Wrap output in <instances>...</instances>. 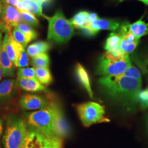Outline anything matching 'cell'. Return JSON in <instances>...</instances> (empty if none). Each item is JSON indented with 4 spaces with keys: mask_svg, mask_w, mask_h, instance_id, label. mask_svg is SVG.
Listing matches in <instances>:
<instances>
[{
    "mask_svg": "<svg viewBox=\"0 0 148 148\" xmlns=\"http://www.w3.org/2000/svg\"><path fill=\"white\" fill-rule=\"evenodd\" d=\"M29 59H28V55L25 52V50H24L21 54V56L19 59L18 66L17 67L19 68H25L29 66Z\"/></svg>",
    "mask_w": 148,
    "mask_h": 148,
    "instance_id": "cell-31",
    "label": "cell"
},
{
    "mask_svg": "<svg viewBox=\"0 0 148 148\" xmlns=\"http://www.w3.org/2000/svg\"><path fill=\"white\" fill-rule=\"evenodd\" d=\"M12 35L16 41L21 44L24 48L27 47V45L32 41L29 37H27L24 33L18 30L16 27H14Z\"/></svg>",
    "mask_w": 148,
    "mask_h": 148,
    "instance_id": "cell-26",
    "label": "cell"
},
{
    "mask_svg": "<svg viewBox=\"0 0 148 148\" xmlns=\"http://www.w3.org/2000/svg\"><path fill=\"white\" fill-rule=\"evenodd\" d=\"M63 139L48 136L35 130L29 129L25 142L22 148H62Z\"/></svg>",
    "mask_w": 148,
    "mask_h": 148,
    "instance_id": "cell-7",
    "label": "cell"
},
{
    "mask_svg": "<svg viewBox=\"0 0 148 148\" xmlns=\"http://www.w3.org/2000/svg\"><path fill=\"white\" fill-rule=\"evenodd\" d=\"M130 24L129 22L125 21L119 29V34L121 37L120 48L127 54L133 52L139 43V40L137 39L130 30Z\"/></svg>",
    "mask_w": 148,
    "mask_h": 148,
    "instance_id": "cell-9",
    "label": "cell"
},
{
    "mask_svg": "<svg viewBox=\"0 0 148 148\" xmlns=\"http://www.w3.org/2000/svg\"><path fill=\"white\" fill-rule=\"evenodd\" d=\"M9 33H5L0 48V66L3 70V76L13 77L15 76V66L12 62L5 51V43Z\"/></svg>",
    "mask_w": 148,
    "mask_h": 148,
    "instance_id": "cell-11",
    "label": "cell"
},
{
    "mask_svg": "<svg viewBox=\"0 0 148 148\" xmlns=\"http://www.w3.org/2000/svg\"><path fill=\"white\" fill-rule=\"evenodd\" d=\"M130 29L138 40L148 34V23L142 21V18L130 24Z\"/></svg>",
    "mask_w": 148,
    "mask_h": 148,
    "instance_id": "cell-22",
    "label": "cell"
},
{
    "mask_svg": "<svg viewBox=\"0 0 148 148\" xmlns=\"http://www.w3.org/2000/svg\"><path fill=\"white\" fill-rule=\"evenodd\" d=\"M131 65L128 54L123 58H119L111 53L106 52L99 59L96 74L101 76H120Z\"/></svg>",
    "mask_w": 148,
    "mask_h": 148,
    "instance_id": "cell-5",
    "label": "cell"
},
{
    "mask_svg": "<svg viewBox=\"0 0 148 148\" xmlns=\"http://www.w3.org/2000/svg\"><path fill=\"white\" fill-rule=\"evenodd\" d=\"M2 37H3V32L0 31V48L1 47L2 43Z\"/></svg>",
    "mask_w": 148,
    "mask_h": 148,
    "instance_id": "cell-37",
    "label": "cell"
},
{
    "mask_svg": "<svg viewBox=\"0 0 148 148\" xmlns=\"http://www.w3.org/2000/svg\"><path fill=\"white\" fill-rule=\"evenodd\" d=\"M138 100L143 108H148V90H140L138 95Z\"/></svg>",
    "mask_w": 148,
    "mask_h": 148,
    "instance_id": "cell-30",
    "label": "cell"
},
{
    "mask_svg": "<svg viewBox=\"0 0 148 148\" xmlns=\"http://www.w3.org/2000/svg\"><path fill=\"white\" fill-rule=\"evenodd\" d=\"M75 34L74 27L60 10L49 19L47 39L58 45L68 42Z\"/></svg>",
    "mask_w": 148,
    "mask_h": 148,
    "instance_id": "cell-4",
    "label": "cell"
},
{
    "mask_svg": "<svg viewBox=\"0 0 148 148\" xmlns=\"http://www.w3.org/2000/svg\"><path fill=\"white\" fill-rule=\"evenodd\" d=\"M22 22L21 12L13 6L5 4L0 23V31L9 33L13 27H15Z\"/></svg>",
    "mask_w": 148,
    "mask_h": 148,
    "instance_id": "cell-8",
    "label": "cell"
},
{
    "mask_svg": "<svg viewBox=\"0 0 148 148\" xmlns=\"http://www.w3.org/2000/svg\"></svg>",
    "mask_w": 148,
    "mask_h": 148,
    "instance_id": "cell-48",
    "label": "cell"
},
{
    "mask_svg": "<svg viewBox=\"0 0 148 148\" xmlns=\"http://www.w3.org/2000/svg\"><path fill=\"white\" fill-rule=\"evenodd\" d=\"M123 0H120V2H121V1H123Z\"/></svg>",
    "mask_w": 148,
    "mask_h": 148,
    "instance_id": "cell-44",
    "label": "cell"
},
{
    "mask_svg": "<svg viewBox=\"0 0 148 148\" xmlns=\"http://www.w3.org/2000/svg\"><path fill=\"white\" fill-rule=\"evenodd\" d=\"M76 110L81 121L86 127L97 123L110 121L105 116L104 107L98 103L88 101L81 103L76 106Z\"/></svg>",
    "mask_w": 148,
    "mask_h": 148,
    "instance_id": "cell-6",
    "label": "cell"
},
{
    "mask_svg": "<svg viewBox=\"0 0 148 148\" xmlns=\"http://www.w3.org/2000/svg\"><path fill=\"white\" fill-rule=\"evenodd\" d=\"M98 83L102 92L110 100L123 106L131 108L138 101V95L142 81L120 75L101 76Z\"/></svg>",
    "mask_w": 148,
    "mask_h": 148,
    "instance_id": "cell-1",
    "label": "cell"
},
{
    "mask_svg": "<svg viewBox=\"0 0 148 148\" xmlns=\"http://www.w3.org/2000/svg\"><path fill=\"white\" fill-rule=\"evenodd\" d=\"M120 27V23L112 19H100L90 23V27L97 33L101 30H110L115 32Z\"/></svg>",
    "mask_w": 148,
    "mask_h": 148,
    "instance_id": "cell-17",
    "label": "cell"
},
{
    "mask_svg": "<svg viewBox=\"0 0 148 148\" xmlns=\"http://www.w3.org/2000/svg\"></svg>",
    "mask_w": 148,
    "mask_h": 148,
    "instance_id": "cell-46",
    "label": "cell"
},
{
    "mask_svg": "<svg viewBox=\"0 0 148 148\" xmlns=\"http://www.w3.org/2000/svg\"><path fill=\"white\" fill-rule=\"evenodd\" d=\"M29 132L26 121L16 115L7 118L5 131L2 137L4 148H22Z\"/></svg>",
    "mask_w": 148,
    "mask_h": 148,
    "instance_id": "cell-3",
    "label": "cell"
},
{
    "mask_svg": "<svg viewBox=\"0 0 148 148\" xmlns=\"http://www.w3.org/2000/svg\"><path fill=\"white\" fill-rule=\"evenodd\" d=\"M0 148H2V147H1V145H0Z\"/></svg>",
    "mask_w": 148,
    "mask_h": 148,
    "instance_id": "cell-45",
    "label": "cell"
},
{
    "mask_svg": "<svg viewBox=\"0 0 148 148\" xmlns=\"http://www.w3.org/2000/svg\"><path fill=\"white\" fill-rule=\"evenodd\" d=\"M16 9L19 11H27L35 16L42 15V5L36 0H18Z\"/></svg>",
    "mask_w": 148,
    "mask_h": 148,
    "instance_id": "cell-16",
    "label": "cell"
},
{
    "mask_svg": "<svg viewBox=\"0 0 148 148\" xmlns=\"http://www.w3.org/2000/svg\"><path fill=\"white\" fill-rule=\"evenodd\" d=\"M3 130H4V126H3V120L0 118V138L2 136L3 133Z\"/></svg>",
    "mask_w": 148,
    "mask_h": 148,
    "instance_id": "cell-36",
    "label": "cell"
},
{
    "mask_svg": "<svg viewBox=\"0 0 148 148\" xmlns=\"http://www.w3.org/2000/svg\"><path fill=\"white\" fill-rule=\"evenodd\" d=\"M99 16L95 12H89V16H88V20L90 23H91L93 21H95L96 20L98 19Z\"/></svg>",
    "mask_w": 148,
    "mask_h": 148,
    "instance_id": "cell-34",
    "label": "cell"
},
{
    "mask_svg": "<svg viewBox=\"0 0 148 148\" xmlns=\"http://www.w3.org/2000/svg\"><path fill=\"white\" fill-rule=\"evenodd\" d=\"M75 72L76 77L80 84L85 88L91 98L93 97V92L92 90L89 74L84 66L81 64H76Z\"/></svg>",
    "mask_w": 148,
    "mask_h": 148,
    "instance_id": "cell-18",
    "label": "cell"
},
{
    "mask_svg": "<svg viewBox=\"0 0 148 148\" xmlns=\"http://www.w3.org/2000/svg\"><path fill=\"white\" fill-rule=\"evenodd\" d=\"M143 2H144L145 5H148V0H143Z\"/></svg>",
    "mask_w": 148,
    "mask_h": 148,
    "instance_id": "cell-42",
    "label": "cell"
},
{
    "mask_svg": "<svg viewBox=\"0 0 148 148\" xmlns=\"http://www.w3.org/2000/svg\"><path fill=\"white\" fill-rule=\"evenodd\" d=\"M4 5H0V23L1 21V17H2V11H3V8Z\"/></svg>",
    "mask_w": 148,
    "mask_h": 148,
    "instance_id": "cell-38",
    "label": "cell"
},
{
    "mask_svg": "<svg viewBox=\"0 0 148 148\" xmlns=\"http://www.w3.org/2000/svg\"><path fill=\"white\" fill-rule=\"evenodd\" d=\"M51 103L45 96L34 94H25L19 99V104L23 110H38Z\"/></svg>",
    "mask_w": 148,
    "mask_h": 148,
    "instance_id": "cell-10",
    "label": "cell"
},
{
    "mask_svg": "<svg viewBox=\"0 0 148 148\" xmlns=\"http://www.w3.org/2000/svg\"><path fill=\"white\" fill-rule=\"evenodd\" d=\"M20 12L21 13L23 21H24V23L33 27H38L39 25L38 20L32 14L25 11H21Z\"/></svg>",
    "mask_w": 148,
    "mask_h": 148,
    "instance_id": "cell-28",
    "label": "cell"
},
{
    "mask_svg": "<svg viewBox=\"0 0 148 148\" xmlns=\"http://www.w3.org/2000/svg\"><path fill=\"white\" fill-rule=\"evenodd\" d=\"M15 27L29 37L32 41L36 39L38 36L37 32L33 29L30 25L27 24L25 23L22 22Z\"/></svg>",
    "mask_w": 148,
    "mask_h": 148,
    "instance_id": "cell-25",
    "label": "cell"
},
{
    "mask_svg": "<svg viewBox=\"0 0 148 148\" xmlns=\"http://www.w3.org/2000/svg\"><path fill=\"white\" fill-rule=\"evenodd\" d=\"M16 84L19 88L29 92H48L47 87L40 84L36 79L17 78Z\"/></svg>",
    "mask_w": 148,
    "mask_h": 148,
    "instance_id": "cell-15",
    "label": "cell"
},
{
    "mask_svg": "<svg viewBox=\"0 0 148 148\" xmlns=\"http://www.w3.org/2000/svg\"><path fill=\"white\" fill-rule=\"evenodd\" d=\"M3 76V70L1 68V67L0 66V81L2 79V77Z\"/></svg>",
    "mask_w": 148,
    "mask_h": 148,
    "instance_id": "cell-40",
    "label": "cell"
},
{
    "mask_svg": "<svg viewBox=\"0 0 148 148\" xmlns=\"http://www.w3.org/2000/svg\"><path fill=\"white\" fill-rule=\"evenodd\" d=\"M121 75L128 78L142 81V76L140 71L136 67L133 66L132 64L127 68Z\"/></svg>",
    "mask_w": 148,
    "mask_h": 148,
    "instance_id": "cell-27",
    "label": "cell"
},
{
    "mask_svg": "<svg viewBox=\"0 0 148 148\" xmlns=\"http://www.w3.org/2000/svg\"><path fill=\"white\" fill-rule=\"evenodd\" d=\"M5 4L9 5L12 6H16L18 0H3Z\"/></svg>",
    "mask_w": 148,
    "mask_h": 148,
    "instance_id": "cell-35",
    "label": "cell"
},
{
    "mask_svg": "<svg viewBox=\"0 0 148 148\" xmlns=\"http://www.w3.org/2000/svg\"><path fill=\"white\" fill-rule=\"evenodd\" d=\"M5 5V2L3 0H0V5Z\"/></svg>",
    "mask_w": 148,
    "mask_h": 148,
    "instance_id": "cell-41",
    "label": "cell"
},
{
    "mask_svg": "<svg viewBox=\"0 0 148 148\" xmlns=\"http://www.w3.org/2000/svg\"><path fill=\"white\" fill-rule=\"evenodd\" d=\"M51 48V44L45 41H38L30 45L27 48V54L30 57L46 53Z\"/></svg>",
    "mask_w": 148,
    "mask_h": 148,
    "instance_id": "cell-21",
    "label": "cell"
},
{
    "mask_svg": "<svg viewBox=\"0 0 148 148\" xmlns=\"http://www.w3.org/2000/svg\"><path fill=\"white\" fill-rule=\"evenodd\" d=\"M36 1H37L38 2H39V3H40L41 4L43 5V3H45V2H47L48 1H50L51 0H36Z\"/></svg>",
    "mask_w": 148,
    "mask_h": 148,
    "instance_id": "cell-39",
    "label": "cell"
},
{
    "mask_svg": "<svg viewBox=\"0 0 148 148\" xmlns=\"http://www.w3.org/2000/svg\"><path fill=\"white\" fill-rule=\"evenodd\" d=\"M80 32L82 35L85 36L86 37H92L95 36L98 34L95 32L90 27L80 29Z\"/></svg>",
    "mask_w": 148,
    "mask_h": 148,
    "instance_id": "cell-33",
    "label": "cell"
},
{
    "mask_svg": "<svg viewBox=\"0 0 148 148\" xmlns=\"http://www.w3.org/2000/svg\"><path fill=\"white\" fill-rule=\"evenodd\" d=\"M147 90H148V88H147Z\"/></svg>",
    "mask_w": 148,
    "mask_h": 148,
    "instance_id": "cell-47",
    "label": "cell"
},
{
    "mask_svg": "<svg viewBox=\"0 0 148 148\" xmlns=\"http://www.w3.org/2000/svg\"><path fill=\"white\" fill-rule=\"evenodd\" d=\"M17 76L18 78L36 79L35 69L34 68H20L18 70Z\"/></svg>",
    "mask_w": 148,
    "mask_h": 148,
    "instance_id": "cell-29",
    "label": "cell"
},
{
    "mask_svg": "<svg viewBox=\"0 0 148 148\" xmlns=\"http://www.w3.org/2000/svg\"><path fill=\"white\" fill-rule=\"evenodd\" d=\"M89 12L87 11H79L70 20L74 28L82 29L89 27L90 23L88 20Z\"/></svg>",
    "mask_w": 148,
    "mask_h": 148,
    "instance_id": "cell-20",
    "label": "cell"
},
{
    "mask_svg": "<svg viewBox=\"0 0 148 148\" xmlns=\"http://www.w3.org/2000/svg\"><path fill=\"white\" fill-rule=\"evenodd\" d=\"M121 40V37L119 33L111 32L106 40L104 49L117 58H123L127 54L124 53L120 48Z\"/></svg>",
    "mask_w": 148,
    "mask_h": 148,
    "instance_id": "cell-13",
    "label": "cell"
},
{
    "mask_svg": "<svg viewBox=\"0 0 148 148\" xmlns=\"http://www.w3.org/2000/svg\"><path fill=\"white\" fill-rule=\"evenodd\" d=\"M57 104L51 102L38 110L25 114V121L29 129L48 136H55L54 125Z\"/></svg>",
    "mask_w": 148,
    "mask_h": 148,
    "instance_id": "cell-2",
    "label": "cell"
},
{
    "mask_svg": "<svg viewBox=\"0 0 148 148\" xmlns=\"http://www.w3.org/2000/svg\"><path fill=\"white\" fill-rule=\"evenodd\" d=\"M31 64L34 68H49V57L47 53H42L34 57L31 59Z\"/></svg>",
    "mask_w": 148,
    "mask_h": 148,
    "instance_id": "cell-24",
    "label": "cell"
},
{
    "mask_svg": "<svg viewBox=\"0 0 148 148\" xmlns=\"http://www.w3.org/2000/svg\"><path fill=\"white\" fill-rule=\"evenodd\" d=\"M5 51L14 65L17 67L19 59L22 52L25 50L21 44L17 42L13 37L11 32H9L8 36L5 43Z\"/></svg>",
    "mask_w": 148,
    "mask_h": 148,
    "instance_id": "cell-12",
    "label": "cell"
},
{
    "mask_svg": "<svg viewBox=\"0 0 148 148\" xmlns=\"http://www.w3.org/2000/svg\"><path fill=\"white\" fill-rule=\"evenodd\" d=\"M138 1H142V2H143V0H138Z\"/></svg>",
    "mask_w": 148,
    "mask_h": 148,
    "instance_id": "cell-43",
    "label": "cell"
},
{
    "mask_svg": "<svg viewBox=\"0 0 148 148\" xmlns=\"http://www.w3.org/2000/svg\"><path fill=\"white\" fill-rule=\"evenodd\" d=\"M138 62L139 66L142 70L143 73L148 74V53L144 56V58L142 60Z\"/></svg>",
    "mask_w": 148,
    "mask_h": 148,
    "instance_id": "cell-32",
    "label": "cell"
},
{
    "mask_svg": "<svg viewBox=\"0 0 148 148\" xmlns=\"http://www.w3.org/2000/svg\"><path fill=\"white\" fill-rule=\"evenodd\" d=\"M70 133V128L63 115V112L57 104L56 120L54 125V135L57 137L63 139L68 136Z\"/></svg>",
    "mask_w": 148,
    "mask_h": 148,
    "instance_id": "cell-14",
    "label": "cell"
},
{
    "mask_svg": "<svg viewBox=\"0 0 148 148\" xmlns=\"http://www.w3.org/2000/svg\"><path fill=\"white\" fill-rule=\"evenodd\" d=\"M35 76L37 81L42 85H49L53 79L49 68H34Z\"/></svg>",
    "mask_w": 148,
    "mask_h": 148,
    "instance_id": "cell-23",
    "label": "cell"
},
{
    "mask_svg": "<svg viewBox=\"0 0 148 148\" xmlns=\"http://www.w3.org/2000/svg\"><path fill=\"white\" fill-rule=\"evenodd\" d=\"M16 81L14 79H7L0 82V102L10 99L14 93Z\"/></svg>",
    "mask_w": 148,
    "mask_h": 148,
    "instance_id": "cell-19",
    "label": "cell"
}]
</instances>
